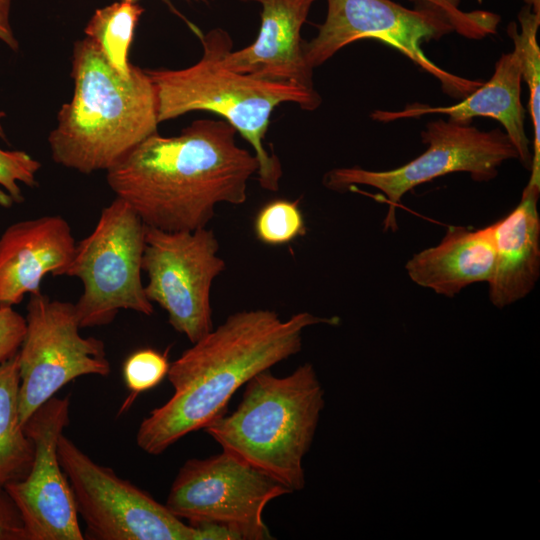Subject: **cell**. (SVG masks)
Returning <instances> with one entry per match:
<instances>
[{
    "label": "cell",
    "mask_w": 540,
    "mask_h": 540,
    "mask_svg": "<svg viewBox=\"0 0 540 540\" xmlns=\"http://www.w3.org/2000/svg\"><path fill=\"white\" fill-rule=\"evenodd\" d=\"M121 1H127V2H137L138 0H121Z\"/></svg>",
    "instance_id": "4dcf8cb0"
},
{
    "label": "cell",
    "mask_w": 540,
    "mask_h": 540,
    "mask_svg": "<svg viewBox=\"0 0 540 540\" xmlns=\"http://www.w3.org/2000/svg\"><path fill=\"white\" fill-rule=\"evenodd\" d=\"M425 7L434 8L443 13L456 31L468 39H483L497 32L501 18L498 14L485 11H463L461 0H414Z\"/></svg>",
    "instance_id": "cb8c5ba5"
},
{
    "label": "cell",
    "mask_w": 540,
    "mask_h": 540,
    "mask_svg": "<svg viewBox=\"0 0 540 540\" xmlns=\"http://www.w3.org/2000/svg\"><path fill=\"white\" fill-rule=\"evenodd\" d=\"M203 55L183 69H145L157 93L159 123L192 111L215 113L232 125L251 145L258 160V181L268 191H278L282 169L279 159L264 147L274 109L285 102L304 110L321 104L317 91L239 73L223 63L232 48L229 34L216 28L201 37Z\"/></svg>",
    "instance_id": "277c9868"
},
{
    "label": "cell",
    "mask_w": 540,
    "mask_h": 540,
    "mask_svg": "<svg viewBox=\"0 0 540 540\" xmlns=\"http://www.w3.org/2000/svg\"><path fill=\"white\" fill-rule=\"evenodd\" d=\"M421 139L428 148L400 167L385 171L358 166L335 168L324 175L323 184L339 192L358 185L379 190L389 205L384 230L395 231L396 207L415 187L456 172H466L476 182H488L498 175L505 161L518 160L508 136L498 128L483 131L470 124L437 119L427 123Z\"/></svg>",
    "instance_id": "52a82bcc"
},
{
    "label": "cell",
    "mask_w": 540,
    "mask_h": 540,
    "mask_svg": "<svg viewBox=\"0 0 540 540\" xmlns=\"http://www.w3.org/2000/svg\"><path fill=\"white\" fill-rule=\"evenodd\" d=\"M225 120L193 121L177 136L158 132L106 171L116 197L148 227L194 231L206 227L220 203L243 204L258 172L254 154L237 145Z\"/></svg>",
    "instance_id": "6da1fadb"
},
{
    "label": "cell",
    "mask_w": 540,
    "mask_h": 540,
    "mask_svg": "<svg viewBox=\"0 0 540 540\" xmlns=\"http://www.w3.org/2000/svg\"><path fill=\"white\" fill-rule=\"evenodd\" d=\"M57 451L78 516L86 525L85 539L199 540L197 528L111 468L93 461L64 434Z\"/></svg>",
    "instance_id": "9c48e42d"
},
{
    "label": "cell",
    "mask_w": 540,
    "mask_h": 540,
    "mask_svg": "<svg viewBox=\"0 0 540 540\" xmlns=\"http://www.w3.org/2000/svg\"><path fill=\"white\" fill-rule=\"evenodd\" d=\"M256 237L267 245L287 244L306 232L297 201L278 199L264 205L254 221Z\"/></svg>",
    "instance_id": "7402d4cb"
},
{
    "label": "cell",
    "mask_w": 540,
    "mask_h": 540,
    "mask_svg": "<svg viewBox=\"0 0 540 540\" xmlns=\"http://www.w3.org/2000/svg\"><path fill=\"white\" fill-rule=\"evenodd\" d=\"M13 0H0V41L13 51L19 49V42L10 23Z\"/></svg>",
    "instance_id": "83f0119b"
},
{
    "label": "cell",
    "mask_w": 540,
    "mask_h": 540,
    "mask_svg": "<svg viewBox=\"0 0 540 540\" xmlns=\"http://www.w3.org/2000/svg\"><path fill=\"white\" fill-rule=\"evenodd\" d=\"M143 8L136 2L120 1L95 11L84 29L110 66L124 79H128L133 65L128 52L135 27Z\"/></svg>",
    "instance_id": "ffe728a7"
},
{
    "label": "cell",
    "mask_w": 540,
    "mask_h": 540,
    "mask_svg": "<svg viewBox=\"0 0 540 540\" xmlns=\"http://www.w3.org/2000/svg\"><path fill=\"white\" fill-rule=\"evenodd\" d=\"M71 75L72 98L48 137L55 163L83 174L107 171L157 132V93L145 69L133 65L122 78L85 37L74 44Z\"/></svg>",
    "instance_id": "3957f363"
},
{
    "label": "cell",
    "mask_w": 540,
    "mask_h": 540,
    "mask_svg": "<svg viewBox=\"0 0 540 540\" xmlns=\"http://www.w3.org/2000/svg\"><path fill=\"white\" fill-rule=\"evenodd\" d=\"M70 398L53 396L23 425L34 447L25 478L5 489L22 516L28 540H83L69 481L58 458V441L70 421Z\"/></svg>",
    "instance_id": "4fadbf2b"
},
{
    "label": "cell",
    "mask_w": 540,
    "mask_h": 540,
    "mask_svg": "<svg viewBox=\"0 0 540 540\" xmlns=\"http://www.w3.org/2000/svg\"><path fill=\"white\" fill-rule=\"evenodd\" d=\"M211 229L164 231L146 226L142 270L145 293L168 314L174 330L194 343L212 330L211 287L223 272Z\"/></svg>",
    "instance_id": "7c38bea8"
},
{
    "label": "cell",
    "mask_w": 540,
    "mask_h": 540,
    "mask_svg": "<svg viewBox=\"0 0 540 540\" xmlns=\"http://www.w3.org/2000/svg\"><path fill=\"white\" fill-rule=\"evenodd\" d=\"M539 194L540 187L527 184L519 204L490 225L496 259L488 296L497 308L529 295L540 277Z\"/></svg>",
    "instance_id": "e0dca14e"
},
{
    "label": "cell",
    "mask_w": 540,
    "mask_h": 540,
    "mask_svg": "<svg viewBox=\"0 0 540 540\" xmlns=\"http://www.w3.org/2000/svg\"><path fill=\"white\" fill-rule=\"evenodd\" d=\"M145 234L139 215L116 197L102 209L92 232L76 244L64 275L82 283L74 304L81 328L110 324L120 310L153 314L141 277Z\"/></svg>",
    "instance_id": "8992f818"
},
{
    "label": "cell",
    "mask_w": 540,
    "mask_h": 540,
    "mask_svg": "<svg viewBox=\"0 0 540 540\" xmlns=\"http://www.w3.org/2000/svg\"><path fill=\"white\" fill-rule=\"evenodd\" d=\"M526 6H529L534 13L540 14V0H523Z\"/></svg>",
    "instance_id": "f1b7e54d"
},
{
    "label": "cell",
    "mask_w": 540,
    "mask_h": 540,
    "mask_svg": "<svg viewBox=\"0 0 540 540\" xmlns=\"http://www.w3.org/2000/svg\"><path fill=\"white\" fill-rule=\"evenodd\" d=\"M495 259L490 225L475 230L449 227L439 244L414 254L405 269L415 284L451 298L471 284L488 283Z\"/></svg>",
    "instance_id": "ac0fdd59"
},
{
    "label": "cell",
    "mask_w": 540,
    "mask_h": 540,
    "mask_svg": "<svg viewBox=\"0 0 540 540\" xmlns=\"http://www.w3.org/2000/svg\"><path fill=\"white\" fill-rule=\"evenodd\" d=\"M338 322V317L306 311L287 320L269 309L231 314L170 364L167 377L173 395L141 421L138 447L159 455L185 435L204 429L225 414L241 386L299 353L305 329Z\"/></svg>",
    "instance_id": "7a4b0ae2"
},
{
    "label": "cell",
    "mask_w": 540,
    "mask_h": 540,
    "mask_svg": "<svg viewBox=\"0 0 540 540\" xmlns=\"http://www.w3.org/2000/svg\"><path fill=\"white\" fill-rule=\"evenodd\" d=\"M453 31L447 17L431 7L409 9L391 0H327L326 18L317 35L303 43V52L307 64L314 69L357 40H378L435 77L446 94L464 98L483 82L444 70L421 48L423 42L440 39Z\"/></svg>",
    "instance_id": "ba28073f"
},
{
    "label": "cell",
    "mask_w": 540,
    "mask_h": 540,
    "mask_svg": "<svg viewBox=\"0 0 540 540\" xmlns=\"http://www.w3.org/2000/svg\"><path fill=\"white\" fill-rule=\"evenodd\" d=\"M25 327V317L13 307H0V363L18 352Z\"/></svg>",
    "instance_id": "484cf974"
},
{
    "label": "cell",
    "mask_w": 540,
    "mask_h": 540,
    "mask_svg": "<svg viewBox=\"0 0 540 540\" xmlns=\"http://www.w3.org/2000/svg\"><path fill=\"white\" fill-rule=\"evenodd\" d=\"M26 308L17 352L22 426L70 381L85 375L106 377L111 371L103 341L81 336L73 303L40 292L30 295Z\"/></svg>",
    "instance_id": "8fae6325"
},
{
    "label": "cell",
    "mask_w": 540,
    "mask_h": 540,
    "mask_svg": "<svg viewBox=\"0 0 540 540\" xmlns=\"http://www.w3.org/2000/svg\"><path fill=\"white\" fill-rule=\"evenodd\" d=\"M230 415L203 430L223 451L274 478L291 492L305 486L304 456L310 450L325 405L312 364L286 376L263 371L246 384Z\"/></svg>",
    "instance_id": "5b68a950"
},
{
    "label": "cell",
    "mask_w": 540,
    "mask_h": 540,
    "mask_svg": "<svg viewBox=\"0 0 540 540\" xmlns=\"http://www.w3.org/2000/svg\"><path fill=\"white\" fill-rule=\"evenodd\" d=\"M41 163L22 150L0 148V206L10 208L22 203V185H37Z\"/></svg>",
    "instance_id": "603a6c76"
},
{
    "label": "cell",
    "mask_w": 540,
    "mask_h": 540,
    "mask_svg": "<svg viewBox=\"0 0 540 540\" xmlns=\"http://www.w3.org/2000/svg\"><path fill=\"white\" fill-rule=\"evenodd\" d=\"M5 117V113L0 111V137L5 139L6 138V135H5V131H4V128H3V125H2V119Z\"/></svg>",
    "instance_id": "f546056e"
},
{
    "label": "cell",
    "mask_w": 540,
    "mask_h": 540,
    "mask_svg": "<svg viewBox=\"0 0 540 540\" xmlns=\"http://www.w3.org/2000/svg\"><path fill=\"white\" fill-rule=\"evenodd\" d=\"M169 366L166 354L151 348L137 350L123 366L126 386L134 396L152 389L167 376Z\"/></svg>",
    "instance_id": "d4e9b609"
},
{
    "label": "cell",
    "mask_w": 540,
    "mask_h": 540,
    "mask_svg": "<svg viewBox=\"0 0 540 540\" xmlns=\"http://www.w3.org/2000/svg\"><path fill=\"white\" fill-rule=\"evenodd\" d=\"M518 20L520 30L515 22H511L507 32L520 60L522 80L529 87L528 106L533 126V151L531 175L527 184L540 187V47L537 42L540 14L534 13L525 5L518 14Z\"/></svg>",
    "instance_id": "44dd1931"
},
{
    "label": "cell",
    "mask_w": 540,
    "mask_h": 540,
    "mask_svg": "<svg viewBox=\"0 0 540 540\" xmlns=\"http://www.w3.org/2000/svg\"><path fill=\"white\" fill-rule=\"evenodd\" d=\"M261 7V23L253 43L238 51L227 49L226 67L239 73L316 91L313 69L307 64L301 29L318 0H241Z\"/></svg>",
    "instance_id": "9a60e30c"
},
{
    "label": "cell",
    "mask_w": 540,
    "mask_h": 540,
    "mask_svg": "<svg viewBox=\"0 0 540 540\" xmlns=\"http://www.w3.org/2000/svg\"><path fill=\"white\" fill-rule=\"evenodd\" d=\"M521 64L517 52L502 54L487 82L462 98L457 104L432 107L412 104L399 111L375 110L371 118L378 122H391L405 118H418L428 114H442L448 120L470 124L475 117L497 120L505 129L514 146L518 160L530 169L532 151L525 131V109L521 102Z\"/></svg>",
    "instance_id": "2e32d148"
},
{
    "label": "cell",
    "mask_w": 540,
    "mask_h": 540,
    "mask_svg": "<svg viewBox=\"0 0 540 540\" xmlns=\"http://www.w3.org/2000/svg\"><path fill=\"white\" fill-rule=\"evenodd\" d=\"M19 367L17 353L0 363V486L28 474L34 447L19 419Z\"/></svg>",
    "instance_id": "d6986e66"
},
{
    "label": "cell",
    "mask_w": 540,
    "mask_h": 540,
    "mask_svg": "<svg viewBox=\"0 0 540 540\" xmlns=\"http://www.w3.org/2000/svg\"><path fill=\"white\" fill-rule=\"evenodd\" d=\"M0 540H28L20 511L3 486H0Z\"/></svg>",
    "instance_id": "4316f807"
},
{
    "label": "cell",
    "mask_w": 540,
    "mask_h": 540,
    "mask_svg": "<svg viewBox=\"0 0 540 540\" xmlns=\"http://www.w3.org/2000/svg\"><path fill=\"white\" fill-rule=\"evenodd\" d=\"M72 229L60 215L17 221L0 236V307L40 293L43 278L64 275L75 252Z\"/></svg>",
    "instance_id": "5bb4252c"
},
{
    "label": "cell",
    "mask_w": 540,
    "mask_h": 540,
    "mask_svg": "<svg viewBox=\"0 0 540 540\" xmlns=\"http://www.w3.org/2000/svg\"><path fill=\"white\" fill-rule=\"evenodd\" d=\"M292 493L283 484L228 452L189 459L177 473L165 506L189 525L217 524L240 540L273 539L265 507Z\"/></svg>",
    "instance_id": "30bf717a"
}]
</instances>
